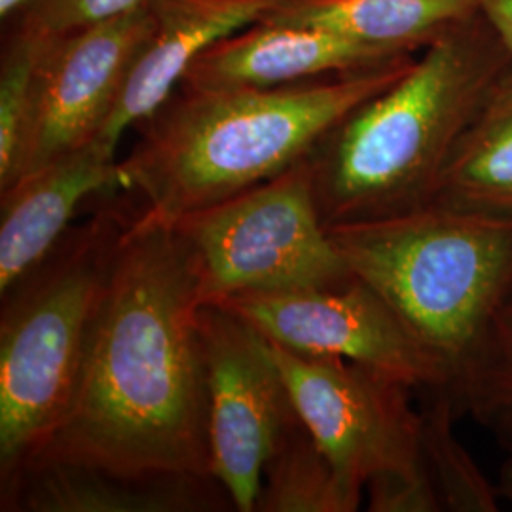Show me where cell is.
<instances>
[{"label":"cell","mask_w":512,"mask_h":512,"mask_svg":"<svg viewBox=\"0 0 512 512\" xmlns=\"http://www.w3.org/2000/svg\"><path fill=\"white\" fill-rule=\"evenodd\" d=\"M202 304L194 251L169 220L133 196L73 399L29 461H67L118 475L215 478Z\"/></svg>","instance_id":"6da1fadb"},{"label":"cell","mask_w":512,"mask_h":512,"mask_svg":"<svg viewBox=\"0 0 512 512\" xmlns=\"http://www.w3.org/2000/svg\"><path fill=\"white\" fill-rule=\"evenodd\" d=\"M414 55L359 73L275 88L179 86L118 162L122 190L175 220L266 183L310 156L346 114L387 90Z\"/></svg>","instance_id":"7a4b0ae2"},{"label":"cell","mask_w":512,"mask_h":512,"mask_svg":"<svg viewBox=\"0 0 512 512\" xmlns=\"http://www.w3.org/2000/svg\"><path fill=\"white\" fill-rule=\"evenodd\" d=\"M511 67L478 10L427 46L395 84L346 114L306 158L325 226L429 205L452 150Z\"/></svg>","instance_id":"3957f363"},{"label":"cell","mask_w":512,"mask_h":512,"mask_svg":"<svg viewBox=\"0 0 512 512\" xmlns=\"http://www.w3.org/2000/svg\"><path fill=\"white\" fill-rule=\"evenodd\" d=\"M118 192L105 194L90 219L0 293V482L37 456L73 399L88 329L133 203L129 192Z\"/></svg>","instance_id":"277c9868"},{"label":"cell","mask_w":512,"mask_h":512,"mask_svg":"<svg viewBox=\"0 0 512 512\" xmlns=\"http://www.w3.org/2000/svg\"><path fill=\"white\" fill-rule=\"evenodd\" d=\"M329 234L351 274L384 296L452 380L512 294V217L429 203Z\"/></svg>","instance_id":"5b68a950"},{"label":"cell","mask_w":512,"mask_h":512,"mask_svg":"<svg viewBox=\"0 0 512 512\" xmlns=\"http://www.w3.org/2000/svg\"><path fill=\"white\" fill-rule=\"evenodd\" d=\"M171 224L194 251L203 304L319 289L353 277L321 219L306 160Z\"/></svg>","instance_id":"8992f818"},{"label":"cell","mask_w":512,"mask_h":512,"mask_svg":"<svg viewBox=\"0 0 512 512\" xmlns=\"http://www.w3.org/2000/svg\"><path fill=\"white\" fill-rule=\"evenodd\" d=\"M270 349L300 420L329 458L346 512L361 507L372 478L427 471L423 414L412 404L416 389L344 357L274 342Z\"/></svg>","instance_id":"52a82bcc"},{"label":"cell","mask_w":512,"mask_h":512,"mask_svg":"<svg viewBox=\"0 0 512 512\" xmlns=\"http://www.w3.org/2000/svg\"><path fill=\"white\" fill-rule=\"evenodd\" d=\"M211 473L234 509L255 512L264 465L298 412L270 342L219 304L198 311Z\"/></svg>","instance_id":"ba28073f"},{"label":"cell","mask_w":512,"mask_h":512,"mask_svg":"<svg viewBox=\"0 0 512 512\" xmlns=\"http://www.w3.org/2000/svg\"><path fill=\"white\" fill-rule=\"evenodd\" d=\"M283 348L334 355L385 372L416 391L452 384L444 359L414 334L382 294L353 275L340 285L219 302Z\"/></svg>","instance_id":"9c48e42d"},{"label":"cell","mask_w":512,"mask_h":512,"mask_svg":"<svg viewBox=\"0 0 512 512\" xmlns=\"http://www.w3.org/2000/svg\"><path fill=\"white\" fill-rule=\"evenodd\" d=\"M152 29L148 2L124 16L57 35L40 78L19 179L97 139Z\"/></svg>","instance_id":"30bf717a"},{"label":"cell","mask_w":512,"mask_h":512,"mask_svg":"<svg viewBox=\"0 0 512 512\" xmlns=\"http://www.w3.org/2000/svg\"><path fill=\"white\" fill-rule=\"evenodd\" d=\"M285 2L289 0H150L152 35L95 141L116 154L124 133L164 105L207 48L258 23Z\"/></svg>","instance_id":"8fae6325"},{"label":"cell","mask_w":512,"mask_h":512,"mask_svg":"<svg viewBox=\"0 0 512 512\" xmlns=\"http://www.w3.org/2000/svg\"><path fill=\"white\" fill-rule=\"evenodd\" d=\"M410 54H393L315 27L258 21L207 48L179 86L202 90L275 88L359 73Z\"/></svg>","instance_id":"7c38bea8"},{"label":"cell","mask_w":512,"mask_h":512,"mask_svg":"<svg viewBox=\"0 0 512 512\" xmlns=\"http://www.w3.org/2000/svg\"><path fill=\"white\" fill-rule=\"evenodd\" d=\"M234 509L215 478L131 476L35 459L0 482L2 512H211Z\"/></svg>","instance_id":"4fadbf2b"},{"label":"cell","mask_w":512,"mask_h":512,"mask_svg":"<svg viewBox=\"0 0 512 512\" xmlns=\"http://www.w3.org/2000/svg\"><path fill=\"white\" fill-rule=\"evenodd\" d=\"M122 190L116 154L92 141L57 156L0 194V293L54 251L78 207Z\"/></svg>","instance_id":"5bb4252c"},{"label":"cell","mask_w":512,"mask_h":512,"mask_svg":"<svg viewBox=\"0 0 512 512\" xmlns=\"http://www.w3.org/2000/svg\"><path fill=\"white\" fill-rule=\"evenodd\" d=\"M478 12V0H289L260 19L315 27L393 54L423 52Z\"/></svg>","instance_id":"9a60e30c"},{"label":"cell","mask_w":512,"mask_h":512,"mask_svg":"<svg viewBox=\"0 0 512 512\" xmlns=\"http://www.w3.org/2000/svg\"><path fill=\"white\" fill-rule=\"evenodd\" d=\"M431 203L512 217V67L452 150Z\"/></svg>","instance_id":"2e32d148"},{"label":"cell","mask_w":512,"mask_h":512,"mask_svg":"<svg viewBox=\"0 0 512 512\" xmlns=\"http://www.w3.org/2000/svg\"><path fill=\"white\" fill-rule=\"evenodd\" d=\"M55 33L29 23L2 33L0 52V194L18 183L37 112L40 78Z\"/></svg>","instance_id":"e0dca14e"},{"label":"cell","mask_w":512,"mask_h":512,"mask_svg":"<svg viewBox=\"0 0 512 512\" xmlns=\"http://www.w3.org/2000/svg\"><path fill=\"white\" fill-rule=\"evenodd\" d=\"M450 395L458 418L471 416L512 454V294L459 366Z\"/></svg>","instance_id":"ac0fdd59"},{"label":"cell","mask_w":512,"mask_h":512,"mask_svg":"<svg viewBox=\"0 0 512 512\" xmlns=\"http://www.w3.org/2000/svg\"><path fill=\"white\" fill-rule=\"evenodd\" d=\"M255 512H346L329 458L300 416L264 465Z\"/></svg>","instance_id":"d6986e66"},{"label":"cell","mask_w":512,"mask_h":512,"mask_svg":"<svg viewBox=\"0 0 512 512\" xmlns=\"http://www.w3.org/2000/svg\"><path fill=\"white\" fill-rule=\"evenodd\" d=\"M429 399L423 414V459L439 492L442 509L454 512L499 511V494L475 459L454 435L458 420L448 387L425 393Z\"/></svg>","instance_id":"ffe728a7"},{"label":"cell","mask_w":512,"mask_h":512,"mask_svg":"<svg viewBox=\"0 0 512 512\" xmlns=\"http://www.w3.org/2000/svg\"><path fill=\"white\" fill-rule=\"evenodd\" d=\"M365 492L370 512L444 511L429 471L376 476Z\"/></svg>","instance_id":"44dd1931"},{"label":"cell","mask_w":512,"mask_h":512,"mask_svg":"<svg viewBox=\"0 0 512 512\" xmlns=\"http://www.w3.org/2000/svg\"><path fill=\"white\" fill-rule=\"evenodd\" d=\"M150 0H46L38 25L55 35H65L107 19L124 16Z\"/></svg>","instance_id":"7402d4cb"},{"label":"cell","mask_w":512,"mask_h":512,"mask_svg":"<svg viewBox=\"0 0 512 512\" xmlns=\"http://www.w3.org/2000/svg\"><path fill=\"white\" fill-rule=\"evenodd\" d=\"M44 6L46 0H0L2 33L37 23Z\"/></svg>","instance_id":"603a6c76"},{"label":"cell","mask_w":512,"mask_h":512,"mask_svg":"<svg viewBox=\"0 0 512 512\" xmlns=\"http://www.w3.org/2000/svg\"><path fill=\"white\" fill-rule=\"evenodd\" d=\"M478 10L512 57V0H478Z\"/></svg>","instance_id":"cb8c5ba5"},{"label":"cell","mask_w":512,"mask_h":512,"mask_svg":"<svg viewBox=\"0 0 512 512\" xmlns=\"http://www.w3.org/2000/svg\"><path fill=\"white\" fill-rule=\"evenodd\" d=\"M497 494L499 499L509 503L512 507V454L509 458L505 459V463L499 469V476H497Z\"/></svg>","instance_id":"d4e9b609"}]
</instances>
